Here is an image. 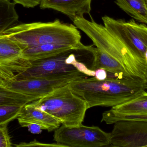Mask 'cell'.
Returning <instances> with one entry per match:
<instances>
[{
    "mask_svg": "<svg viewBox=\"0 0 147 147\" xmlns=\"http://www.w3.org/2000/svg\"><path fill=\"white\" fill-rule=\"evenodd\" d=\"M71 90L86 102L88 109L97 106L113 107L127 102L146 91L147 83L133 77L107 78L99 80L95 77L75 80L69 84Z\"/></svg>",
    "mask_w": 147,
    "mask_h": 147,
    "instance_id": "6da1fadb",
    "label": "cell"
},
{
    "mask_svg": "<svg viewBox=\"0 0 147 147\" xmlns=\"http://www.w3.org/2000/svg\"><path fill=\"white\" fill-rule=\"evenodd\" d=\"M16 41L22 49L43 45L60 44L78 47L82 45L81 36L75 25L59 20L47 22L16 24L2 34Z\"/></svg>",
    "mask_w": 147,
    "mask_h": 147,
    "instance_id": "7a4b0ae2",
    "label": "cell"
},
{
    "mask_svg": "<svg viewBox=\"0 0 147 147\" xmlns=\"http://www.w3.org/2000/svg\"><path fill=\"white\" fill-rule=\"evenodd\" d=\"M74 24L92 40L94 45L117 60L131 77L147 83V64L132 53L105 26L84 17H76Z\"/></svg>",
    "mask_w": 147,
    "mask_h": 147,
    "instance_id": "3957f363",
    "label": "cell"
},
{
    "mask_svg": "<svg viewBox=\"0 0 147 147\" xmlns=\"http://www.w3.org/2000/svg\"><path fill=\"white\" fill-rule=\"evenodd\" d=\"M31 103L59 120L62 125L68 127L82 124L88 109L86 101L75 94L69 85Z\"/></svg>",
    "mask_w": 147,
    "mask_h": 147,
    "instance_id": "277c9868",
    "label": "cell"
},
{
    "mask_svg": "<svg viewBox=\"0 0 147 147\" xmlns=\"http://www.w3.org/2000/svg\"><path fill=\"white\" fill-rule=\"evenodd\" d=\"M14 74L12 71L0 68V83L11 90L29 97L33 102L73 81L88 77L77 72L65 75L16 79L12 77Z\"/></svg>",
    "mask_w": 147,
    "mask_h": 147,
    "instance_id": "5b68a950",
    "label": "cell"
},
{
    "mask_svg": "<svg viewBox=\"0 0 147 147\" xmlns=\"http://www.w3.org/2000/svg\"><path fill=\"white\" fill-rule=\"evenodd\" d=\"M86 46L82 44L78 47L52 57L30 60L31 64L29 67L12 77L16 79H21L65 75L77 72L88 75L90 71V69L77 58V55Z\"/></svg>",
    "mask_w": 147,
    "mask_h": 147,
    "instance_id": "8992f818",
    "label": "cell"
},
{
    "mask_svg": "<svg viewBox=\"0 0 147 147\" xmlns=\"http://www.w3.org/2000/svg\"><path fill=\"white\" fill-rule=\"evenodd\" d=\"M105 27L133 54L145 61L147 51V26L134 20H116L109 16L102 17ZM146 62V61H145Z\"/></svg>",
    "mask_w": 147,
    "mask_h": 147,
    "instance_id": "52a82bcc",
    "label": "cell"
},
{
    "mask_svg": "<svg viewBox=\"0 0 147 147\" xmlns=\"http://www.w3.org/2000/svg\"><path fill=\"white\" fill-rule=\"evenodd\" d=\"M53 140L66 147H100L111 145L110 133L98 127L81 124L68 127L62 125L55 130Z\"/></svg>",
    "mask_w": 147,
    "mask_h": 147,
    "instance_id": "ba28073f",
    "label": "cell"
},
{
    "mask_svg": "<svg viewBox=\"0 0 147 147\" xmlns=\"http://www.w3.org/2000/svg\"><path fill=\"white\" fill-rule=\"evenodd\" d=\"M110 146L147 147V122L122 121L114 123Z\"/></svg>",
    "mask_w": 147,
    "mask_h": 147,
    "instance_id": "9c48e42d",
    "label": "cell"
},
{
    "mask_svg": "<svg viewBox=\"0 0 147 147\" xmlns=\"http://www.w3.org/2000/svg\"><path fill=\"white\" fill-rule=\"evenodd\" d=\"M17 119L22 127H27L29 124H36L49 132L56 130L62 124L59 120L31 102L24 105Z\"/></svg>",
    "mask_w": 147,
    "mask_h": 147,
    "instance_id": "30bf717a",
    "label": "cell"
},
{
    "mask_svg": "<svg viewBox=\"0 0 147 147\" xmlns=\"http://www.w3.org/2000/svg\"><path fill=\"white\" fill-rule=\"evenodd\" d=\"M92 0H41V9H51L68 16L72 20L76 17L90 14Z\"/></svg>",
    "mask_w": 147,
    "mask_h": 147,
    "instance_id": "8fae6325",
    "label": "cell"
},
{
    "mask_svg": "<svg viewBox=\"0 0 147 147\" xmlns=\"http://www.w3.org/2000/svg\"><path fill=\"white\" fill-rule=\"evenodd\" d=\"M22 55V49L16 41L5 35H0V66L13 71Z\"/></svg>",
    "mask_w": 147,
    "mask_h": 147,
    "instance_id": "7c38bea8",
    "label": "cell"
},
{
    "mask_svg": "<svg viewBox=\"0 0 147 147\" xmlns=\"http://www.w3.org/2000/svg\"><path fill=\"white\" fill-rule=\"evenodd\" d=\"M93 55L91 70L103 69L121 77H132L117 60L97 47H94Z\"/></svg>",
    "mask_w": 147,
    "mask_h": 147,
    "instance_id": "4fadbf2b",
    "label": "cell"
},
{
    "mask_svg": "<svg viewBox=\"0 0 147 147\" xmlns=\"http://www.w3.org/2000/svg\"><path fill=\"white\" fill-rule=\"evenodd\" d=\"M74 47H77L54 43L38 45L24 49L22 58L31 61L41 59L55 56Z\"/></svg>",
    "mask_w": 147,
    "mask_h": 147,
    "instance_id": "5bb4252c",
    "label": "cell"
},
{
    "mask_svg": "<svg viewBox=\"0 0 147 147\" xmlns=\"http://www.w3.org/2000/svg\"><path fill=\"white\" fill-rule=\"evenodd\" d=\"M115 114H147V92L143 93L127 102L112 107L105 111Z\"/></svg>",
    "mask_w": 147,
    "mask_h": 147,
    "instance_id": "9a60e30c",
    "label": "cell"
},
{
    "mask_svg": "<svg viewBox=\"0 0 147 147\" xmlns=\"http://www.w3.org/2000/svg\"><path fill=\"white\" fill-rule=\"evenodd\" d=\"M115 3L133 19L147 24V6L145 0H115Z\"/></svg>",
    "mask_w": 147,
    "mask_h": 147,
    "instance_id": "2e32d148",
    "label": "cell"
},
{
    "mask_svg": "<svg viewBox=\"0 0 147 147\" xmlns=\"http://www.w3.org/2000/svg\"><path fill=\"white\" fill-rule=\"evenodd\" d=\"M18 18L14 3L8 0H0V35L17 24Z\"/></svg>",
    "mask_w": 147,
    "mask_h": 147,
    "instance_id": "e0dca14e",
    "label": "cell"
},
{
    "mask_svg": "<svg viewBox=\"0 0 147 147\" xmlns=\"http://www.w3.org/2000/svg\"><path fill=\"white\" fill-rule=\"evenodd\" d=\"M32 102V99L29 97L11 90L0 83V106L9 104L25 105Z\"/></svg>",
    "mask_w": 147,
    "mask_h": 147,
    "instance_id": "ac0fdd59",
    "label": "cell"
},
{
    "mask_svg": "<svg viewBox=\"0 0 147 147\" xmlns=\"http://www.w3.org/2000/svg\"><path fill=\"white\" fill-rule=\"evenodd\" d=\"M24 105L9 104L0 106V125L7 124L18 118Z\"/></svg>",
    "mask_w": 147,
    "mask_h": 147,
    "instance_id": "d6986e66",
    "label": "cell"
},
{
    "mask_svg": "<svg viewBox=\"0 0 147 147\" xmlns=\"http://www.w3.org/2000/svg\"><path fill=\"white\" fill-rule=\"evenodd\" d=\"M122 121H142L147 122V114H115L104 112L102 114L101 122L107 124H114Z\"/></svg>",
    "mask_w": 147,
    "mask_h": 147,
    "instance_id": "ffe728a7",
    "label": "cell"
},
{
    "mask_svg": "<svg viewBox=\"0 0 147 147\" xmlns=\"http://www.w3.org/2000/svg\"><path fill=\"white\" fill-rule=\"evenodd\" d=\"M7 126V124L0 125V147L12 146Z\"/></svg>",
    "mask_w": 147,
    "mask_h": 147,
    "instance_id": "44dd1931",
    "label": "cell"
},
{
    "mask_svg": "<svg viewBox=\"0 0 147 147\" xmlns=\"http://www.w3.org/2000/svg\"><path fill=\"white\" fill-rule=\"evenodd\" d=\"M16 146H45V147H62L64 146L61 145L57 144V143H54V144H46V143H41L37 141L34 140V141L31 142L29 143H21L20 145H16Z\"/></svg>",
    "mask_w": 147,
    "mask_h": 147,
    "instance_id": "7402d4cb",
    "label": "cell"
},
{
    "mask_svg": "<svg viewBox=\"0 0 147 147\" xmlns=\"http://www.w3.org/2000/svg\"><path fill=\"white\" fill-rule=\"evenodd\" d=\"M16 3L21 4L25 7H34L40 4L41 0H13Z\"/></svg>",
    "mask_w": 147,
    "mask_h": 147,
    "instance_id": "603a6c76",
    "label": "cell"
},
{
    "mask_svg": "<svg viewBox=\"0 0 147 147\" xmlns=\"http://www.w3.org/2000/svg\"><path fill=\"white\" fill-rule=\"evenodd\" d=\"M95 77L99 80H104L108 78V72L103 69H98L95 70Z\"/></svg>",
    "mask_w": 147,
    "mask_h": 147,
    "instance_id": "cb8c5ba5",
    "label": "cell"
},
{
    "mask_svg": "<svg viewBox=\"0 0 147 147\" xmlns=\"http://www.w3.org/2000/svg\"><path fill=\"white\" fill-rule=\"evenodd\" d=\"M27 127L28 128L29 132L34 134L41 133L43 130L40 126L36 124H29Z\"/></svg>",
    "mask_w": 147,
    "mask_h": 147,
    "instance_id": "d4e9b609",
    "label": "cell"
},
{
    "mask_svg": "<svg viewBox=\"0 0 147 147\" xmlns=\"http://www.w3.org/2000/svg\"><path fill=\"white\" fill-rule=\"evenodd\" d=\"M144 59H145V61H146V63L147 64V51L146 52V54H145Z\"/></svg>",
    "mask_w": 147,
    "mask_h": 147,
    "instance_id": "484cf974",
    "label": "cell"
},
{
    "mask_svg": "<svg viewBox=\"0 0 147 147\" xmlns=\"http://www.w3.org/2000/svg\"><path fill=\"white\" fill-rule=\"evenodd\" d=\"M145 1H146V3L147 6V0H145Z\"/></svg>",
    "mask_w": 147,
    "mask_h": 147,
    "instance_id": "4316f807",
    "label": "cell"
}]
</instances>
